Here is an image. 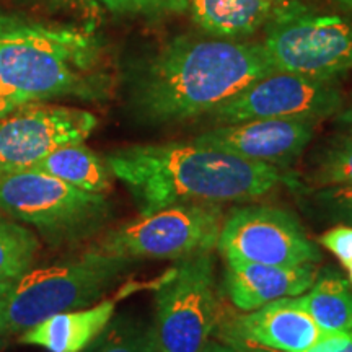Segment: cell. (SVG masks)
<instances>
[{
    "label": "cell",
    "mask_w": 352,
    "mask_h": 352,
    "mask_svg": "<svg viewBox=\"0 0 352 352\" xmlns=\"http://www.w3.org/2000/svg\"><path fill=\"white\" fill-rule=\"evenodd\" d=\"M272 72L261 44L178 36L135 69L131 107L147 122L188 121Z\"/></svg>",
    "instance_id": "cell-1"
},
{
    "label": "cell",
    "mask_w": 352,
    "mask_h": 352,
    "mask_svg": "<svg viewBox=\"0 0 352 352\" xmlns=\"http://www.w3.org/2000/svg\"><path fill=\"white\" fill-rule=\"evenodd\" d=\"M140 215L188 202H235L266 196L289 183L280 168L196 142L138 144L104 157Z\"/></svg>",
    "instance_id": "cell-2"
},
{
    "label": "cell",
    "mask_w": 352,
    "mask_h": 352,
    "mask_svg": "<svg viewBox=\"0 0 352 352\" xmlns=\"http://www.w3.org/2000/svg\"><path fill=\"white\" fill-rule=\"evenodd\" d=\"M0 72L20 101L104 100L111 90L103 47L70 26L0 15Z\"/></svg>",
    "instance_id": "cell-3"
},
{
    "label": "cell",
    "mask_w": 352,
    "mask_h": 352,
    "mask_svg": "<svg viewBox=\"0 0 352 352\" xmlns=\"http://www.w3.org/2000/svg\"><path fill=\"white\" fill-rule=\"evenodd\" d=\"M131 264L132 259L88 250L78 258L26 272L0 296V314L8 336L21 334L56 314L100 300Z\"/></svg>",
    "instance_id": "cell-4"
},
{
    "label": "cell",
    "mask_w": 352,
    "mask_h": 352,
    "mask_svg": "<svg viewBox=\"0 0 352 352\" xmlns=\"http://www.w3.org/2000/svg\"><path fill=\"white\" fill-rule=\"evenodd\" d=\"M0 210L34 227L54 246L94 236L113 214L104 195L83 191L34 170L0 175Z\"/></svg>",
    "instance_id": "cell-5"
},
{
    "label": "cell",
    "mask_w": 352,
    "mask_h": 352,
    "mask_svg": "<svg viewBox=\"0 0 352 352\" xmlns=\"http://www.w3.org/2000/svg\"><path fill=\"white\" fill-rule=\"evenodd\" d=\"M261 44L276 72L334 82L352 69V21L289 2L264 26Z\"/></svg>",
    "instance_id": "cell-6"
},
{
    "label": "cell",
    "mask_w": 352,
    "mask_h": 352,
    "mask_svg": "<svg viewBox=\"0 0 352 352\" xmlns=\"http://www.w3.org/2000/svg\"><path fill=\"white\" fill-rule=\"evenodd\" d=\"M223 219V209L214 202L175 204L109 230L91 250L132 261L182 259L215 248Z\"/></svg>",
    "instance_id": "cell-7"
},
{
    "label": "cell",
    "mask_w": 352,
    "mask_h": 352,
    "mask_svg": "<svg viewBox=\"0 0 352 352\" xmlns=\"http://www.w3.org/2000/svg\"><path fill=\"white\" fill-rule=\"evenodd\" d=\"M214 256L197 253L179 259L155 292L158 352H202L215 324Z\"/></svg>",
    "instance_id": "cell-8"
},
{
    "label": "cell",
    "mask_w": 352,
    "mask_h": 352,
    "mask_svg": "<svg viewBox=\"0 0 352 352\" xmlns=\"http://www.w3.org/2000/svg\"><path fill=\"white\" fill-rule=\"evenodd\" d=\"M217 248L227 261L300 266L321 259L300 222L272 206L233 209L223 219Z\"/></svg>",
    "instance_id": "cell-9"
},
{
    "label": "cell",
    "mask_w": 352,
    "mask_h": 352,
    "mask_svg": "<svg viewBox=\"0 0 352 352\" xmlns=\"http://www.w3.org/2000/svg\"><path fill=\"white\" fill-rule=\"evenodd\" d=\"M342 107L344 98L334 82L272 72L253 82L208 116L219 124L253 120L316 122L338 114Z\"/></svg>",
    "instance_id": "cell-10"
},
{
    "label": "cell",
    "mask_w": 352,
    "mask_h": 352,
    "mask_svg": "<svg viewBox=\"0 0 352 352\" xmlns=\"http://www.w3.org/2000/svg\"><path fill=\"white\" fill-rule=\"evenodd\" d=\"M98 126L94 113L26 103L0 118V175L28 170L56 148L85 142Z\"/></svg>",
    "instance_id": "cell-11"
},
{
    "label": "cell",
    "mask_w": 352,
    "mask_h": 352,
    "mask_svg": "<svg viewBox=\"0 0 352 352\" xmlns=\"http://www.w3.org/2000/svg\"><path fill=\"white\" fill-rule=\"evenodd\" d=\"M315 122L298 120H253L220 124L192 142L232 153L245 160L285 168L300 157L314 138Z\"/></svg>",
    "instance_id": "cell-12"
},
{
    "label": "cell",
    "mask_w": 352,
    "mask_h": 352,
    "mask_svg": "<svg viewBox=\"0 0 352 352\" xmlns=\"http://www.w3.org/2000/svg\"><path fill=\"white\" fill-rule=\"evenodd\" d=\"M323 334L307 311L285 297L235 316L227 341L274 352H305Z\"/></svg>",
    "instance_id": "cell-13"
},
{
    "label": "cell",
    "mask_w": 352,
    "mask_h": 352,
    "mask_svg": "<svg viewBox=\"0 0 352 352\" xmlns=\"http://www.w3.org/2000/svg\"><path fill=\"white\" fill-rule=\"evenodd\" d=\"M315 279V264L277 266L227 261L223 287L233 305L252 311L279 298L302 296L314 285Z\"/></svg>",
    "instance_id": "cell-14"
},
{
    "label": "cell",
    "mask_w": 352,
    "mask_h": 352,
    "mask_svg": "<svg viewBox=\"0 0 352 352\" xmlns=\"http://www.w3.org/2000/svg\"><path fill=\"white\" fill-rule=\"evenodd\" d=\"M114 310V300H104L94 307L56 314L21 333L19 341L50 352H82L103 331Z\"/></svg>",
    "instance_id": "cell-15"
},
{
    "label": "cell",
    "mask_w": 352,
    "mask_h": 352,
    "mask_svg": "<svg viewBox=\"0 0 352 352\" xmlns=\"http://www.w3.org/2000/svg\"><path fill=\"white\" fill-rule=\"evenodd\" d=\"M290 0H189L195 23L210 36L235 39L254 34Z\"/></svg>",
    "instance_id": "cell-16"
},
{
    "label": "cell",
    "mask_w": 352,
    "mask_h": 352,
    "mask_svg": "<svg viewBox=\"0 0 352 352\" xmlns=\"http://www.w3.org/2000/svg\"><path fill=\"white\" fill-rule=\"evenodd\" d=\"M28 170L46 173L88 192L107 195L114 176L104 158L88 148L83 142L67 144L56 148Z\"/></svg>",
    "instance_id": "cell-17"
},
{
    "label": "cell",
    "mask_w": 352,
    "mask_h": 352,
    "mask_svg": "<svg viewBox=\"0 0 352 352\" xmlns=\"http://www.w3.org/2000/svg\"><path fill=\"white\" fill-rule=\"evenodd\" d=\"M308 290L289 300L307 311L324 333L352 331V290L346 279L336 272H324Z\"/></svg>",
    "instance_id": "cell-18"
},
{
    "label": "cell",
    "mask_w": 352,
    "mask_h": 352,
    "mask_svg": "<svg viewBox=\"0 0 352 352\" xmlns=\"http://www.w3.org/2000/svg\"><path fill=\"white\" fill-rule=\"evenodd\" d=\"M38 236L12 217L0 215V284H13L33 270L39 252Z\"/></svg>",
    "instance_id": "cell-19"
},
{
    "label": "cell",
    "mask_w": 352,
    "mask_h": 352,
    "mask_svg": "<svg viewBox=\"0 0 352 352\" xmlns=\"http://www.w3.org/2000/svg\"><path fill=\"white\" fill-rule=\"evenodd\" d=\"M82 352H158L155 329L131 315L113 316Z\"/></svg>",
    "instance_id": "cell-20"
},
{
    "label": "cell",
    "mask_w": 352,
    "mask_h": 352,
    "mask_svg": "<svg viewBox=\"0 0 352 352\" xmlns=\"http://www.w3.org/2000/svg\"><path fill=\"white\" fill-rule=\"evenodd\" d=\"M310 179L318 188H352V132H341L321 145Z\"/></svg>",
    "instance_id": "cell-21"
},
{
    "label": "cell",
    "mask_w": 352,
    "mask_h": 352,
    "mask_svg": "<svg viewBox=\"0 0 352 352\" xmlns=\"http://www.w3.org/2000/svg\"><path fill=\"white\" fill-rule=\"evenodd\" d=\"M315 199L333 219L352 226V188H321Z\"/></svg>",
    "instance_id": "cell-22"
},
{
    "label": "cell",
    "mask_w": 352,
    "mask_h": 352,
    "mask_svg": "<svg viewBox=\"0 0 352 352\" xmlns=\"http://www.w3.org/2000/svg\"><path fill=\"white\" fill-rule=\"evenodd\" d=\"M320 243L347 266L352 261V227L338 226L320 236Z\"/></svg>",
    "instance_id": "cell-23"
},
{
    "label": "cell",
    "mask_w": 352,
    "mask_h": 352,
    "mask_svg": "<svg viewBox=\"0 0 352 352\" xmlns=\"http://www.w3.org/2000/svg\"><path fill=\"white\" fill-rule=\"evenodd\" d=\"M114 12H152V10H175L170 0H101Z\"/></svg>",
    "instance_id": "cell-24"
},
{
    "label": "cell",
    "mask_w": 352,
    "mask_h": 352,
    "mask_svg": "<svg viewBox=\"0 0 352 352\" xmlns=\"http://www.w3.org/2000/svg\"><path fill=\"white\" fill-rule=\"evenodd\" d=\"M202 352H274V351H267L263 349V347H256V346H248V344H241V342H232V341H208L204 351Z\"/></svg>",
    "instance_id": "cell-25"
},
{
    "label": "cell",
    "mask_w": 352,
    "mask_h": 352,
    "mask_svg": "<svg viewBox=\"0 0 352 352\" xmlns=\"http://www.w3.org/2000/svg\"><path fill=\"white\" fill-rule=\"evenodd\" d=\"M338 124H340L344 131L352 132V101L347 107H342L341 111L336 116Z\"/></svg>",
    "instance_id": "cell-26"
},
{
    "label": "cell",
    "mask_w": 352,
    "mask_h": 352,
    "mask_svg": "<svg viewBox=\"0 0 352 352\" xmlns=\"http://www.w3.org/2000/svg\"><path fill=\"white\" fill-rule=\"evenodd\" d=\"M0 98L10 101V103L16 104V107H21V104H23V103H21V101H20L19 96H16L15 91H13L12 88L7 85V82L3 80L2 72H0Z\"/></svg>",
    "instance_id": "cell-27"
},
{
    "label": "cell",
    "mask_w": 352,
    "mask_h": 352,
    "mask_svg": "<svg viewBox=\"0 0 352 352\" xmlns=\"http://www.w3.org/2000/svg\"><path fill=\"white\" fill-rule=\"evenodd\" d=\"M15 108H19V107H16V104L10 103V101H7V100H3V98H0V118L7 116V114H8V113H12L13 109H15Z\"/></svg>",
    "instance_id": "cell-28"
},
{
    "label": "cell",
    "mask_w": 352,
    "mask_h": 352,
    "mask_svg": "<svg viewBox=\"0 0 352 352\" xmlns=\"http://www.w3.org/2000/svg\"><path fill=\"white\" fill-rule=\"evenodd\" d=\"M8 338V333L6 329V323H3V318H2V314H0V346L6 342V340Z\"/></svg>",
    "instance_id": "cell-29"
},
{
    "label": "cell",
    "mask_w": 352,
    "mask_h": 352,
    "mask_svg": "<svg viewBox=\"0 0 352 352\" xmlns=\"http://www.w3.org/2000/svg\"><path fill=\"white\" fill-rule=\"evenodd\" d=\"M170 2L175 10H182V8L186 7V0H170Z\"/></svg>",
    "instance_id": "cell-30"
},
{
    "label": "cell",
    "mask_w": 352,
    "mask_h": 352,
    "mask_svg": "<svg viewBox=\"0 0 352 352\" xmlns=\"http://www.w3.org/2000/svg\"><path fill=\"white\" fill-rule=\"evenodd\" d=\"M334 2L340 3L341 7H344V8H347V10L352 12V0H334Z\"/></svg>",
    "instance_id": "cell-31"
},
{
    "label": "cell",
    "mask_w": 352,
    "mask_h": 352,
    "mask_svg": "<svg viewBox=\"0 0 352 352\" xmlns=\"http://www.w3.org/2000/svg\"><path fill=\"white\" fill-rule=\"evenodd\" d=\"M347 274H349V283L352 284V261L349 263V264H347Z\"/></svg>",
    "instance_id": "cell-32"
},
{
    "label": "cell",
    "mask_w": 352,
    "mask_h": 352,
    "mask_svg": "<svg viewBox=\"0 0 352 352\" xmlns=\"http://www.w3.org/2000/svg\"><path fill=\"white\" fill-rule=\"evenodd\" d=\"M8 287H10V285H8V284H0V296H2V294L6 292Z\"/></svg>",
    "instance_id": "cell-33"
}]
</instances>
